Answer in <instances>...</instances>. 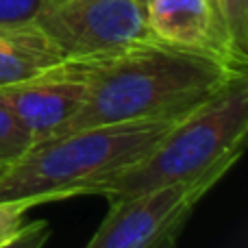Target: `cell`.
<instances>
[{
    "mask_svg": "<svg viewBox=\"0 0 248 248\" xmlns=\"http://www.w3.org/2000/svg\"><path fill=\"white\" fill-rule=\"evenodd\" d=\"M33 144L35 141L31 137V133L0 103V163H4V166L13 163Z\"/></svg>",
    "mask_w": 248,
    "mask_h": 248,
    "instance_id": "9",
    "label": "cell"
},
{
    "mask_svg": "<svg viewBox=\"0 0 248 248\" xmlns=\"http://www.w3.org/2000/svg\"><path fill=\"white\" fill-rule=\"evenodd\" d=\"M146 20L157 42L246 72L248 59L237 55L216 0H148Z\"/></svg>",
    "mask_w": 248,
    "mask_h": 248,
    "instance_id": "6",
    "label": "cell"
},
{
    "mask_svg": "<svg viewBox=\"0 0 248 248\" xmlns=\"http://www.w3.org/2000/svg\"><path fill=\"white\" fill-rule=\"evenodd\" d=\"M140 2H141V4H144V7H146V4H148V0H140Z\"/></svg>",
    "mask_w": 248,
    "mask_h": 248,
    "instance_id": "15",
    "label": "cell"
},
{
    "mask_svg": "<svg viewBox=\"0 0 248 248\" xmlns=\"http://www.w3.org/2000/svg\"><path fill=\"white\" fill-rule=\"evenodd\" d=\"M50 237V224L46 220H35L20 229L13 237L2 242L0 248H44Z\"/></svg>",
    "mask_w": 248,
    "mask_h": 248,
    "instance_id": "13",
    "label": "cell"
},
{
    "mask_svg": "<svg viewBox=\"0 0 248 248\" xmlns=\"http://www.w3.org/2000/svg\"><path fill=\"white\" fill-rule=\"evenodd\" d=\"M237 55L248 59V0H216Z\"/></svg>",
    "mask_w": 248,
    "mask_h": 248,
    "instance_id": "10",
    "label": "cell"
},
{
    "mask_svg": "<svg viewBox=\"0 0 248 248\" xmlns=\"http://www.w3.org/2000/svg\"><path fill=\"white\" fill-rule=\"evenodd\" d=\"M4 168H7V166H4V163H0V174H2V170H4Z\"/></svg>",
    "mask_w": 248,
    "mask_h": 248,
    "instance_id": "14",
    "label": "cell"
},
{
    "mask_svg": "<svg viewBox=\"0 0 248 248\" xmlns=\"http://www.w3.org/2000/svg\"><path fill=\"white\" fill-rule=\"evenodd\" d=\"M33 207L31 201H0V244L24 227V218Z\"/></svg>",
    "mask_w": 248,
    "mask_h": 248,
    "instance_id": "12",
    "label": "cell"
},
{
    "mask_svg": "<svg viewBox=\"0 0 248 248\" xmlns=\"http://www.w3.org/2000/svg\"><path fill=\"white\" fill-rule=\"evenodd\" d=\"M68 65L37 24H0V87L59 72Z\"/></svg>",
    "mask_w": 248,
    "mask_h": 248,
    "instance_id": "8",
    "label": "cell"
},
{
    "mask_svg": "<svg viewBox=\"0 0 248 248\" xmlns=\"http://www.w3.org/2000/svg\"><path fill=\"white\" fill-rule=\"evenodd\" d=\"M85 98L87 83L74 63L46 77L0 87V103L31 133L35 144L63 131Z\"/></svg>",
    "mask_w": 248,
    "mask_h": 248,
    "instance_id": "7",
    "label": "cell"
},
{
    "mask_svg": "<svg viewBox=\"0 0 248 248\" xmlns=\"http://www.w3.org/2000/svg\"><path fill=\"white\" fill-rule=\"evenodd\" d=\"M179 120L78 128L33 144L0 174V201L44 205L98 194L107 181L144 159Z\"/></svg>",
    "mask_w": 248,
    "mask_h": 248,
    "instance_id": "2",
    "label": "cell"
},
{
    "mask_svg": "<svg viewBox=\"0 0 248 248\" xmlns=\"http://www.w3.org/2000/svg\"><path fill=\"white\" fill-rule=\"evenodd\" d=\"M216 183H181L109 202L85 248H174L185 222Z\"/></svg>",
    "mask_w": 248,
    "mask_h": 248,
    "instance_id": "5",
    "label": "cell"
},
{
    "mask_svg": "<svg viewBox=\"0 0 248 248\" xmlns=\"http://www.w3.org/2000/svg\"><path fill=\"white\" fill-rule=\"evenodd\" d=\"M35 24L68 63H87L153 42L140 0H48Z\"/></svg>",
    "mask_w": 248,
    "mask_h": 248,
    "instance_id": "4",
    "label": "cell"
},
{
    "mask_svg": "<svg viewBox=\"0 0 248 248\" xmlns=\"http://www.w3.org/2000/svg\"><path fill=\"white\" fill-rule=\"evenodd\" d=\"M74 65L87 83V98L61 133L103 124L183 120L248 74L157 39Z\"/></svg>",
    "mask_w": 248,
    "mask_h": 248,
    "instance_id": "1",
    "label": "cell"
},
{
    "mask_svg": "<svg viewBox=\"0 0 248 248\" xmlns=\"http://www.w3.org/2000/svg\"><path fill=\"white\" fill-rule=\"evenodd\" d=\"M248 74L179 120L144 159L116 174L96 196L109 202L181 183H218L244 153Z\"/></svg>",
    "mask_w": 248,
    "mask_h": 248,
    "instance_id": "3",
    "label": "cell"
},
{
    "mask_svg": "<svg viewBox=\"0 0 248 248\" xmlns=\"http://www.w3.org/2000/svg\"><path fill=\"white\" fill-rule=\"evenodd\" d=\"M48 0H0V24H33Z\"/></svg>",
    "mask_w": 248,
    "mask_h": 248,
    "instance_id": "11",
    "label": "cell"
}]
</instances>
